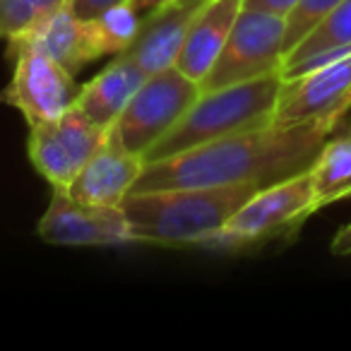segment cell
Returning <instances> with one entry per match:
<instances>
[{
	"mask_svg": "<svg viewBox=\"0 0 351 351\" xmlns=\"http://www.w3.org/2000/svg\"><path fill=\"white\" fill-rule=\"evenodd\" d=\"M335 128V123L322 121L291 125L269 123L255 130L236 132L145 164L132 193L234 183L272 186L306 171Z\"/></svg>",
	"mask_w": 351,
	"mask_h": 351,
	"instance_id": "cell-1",
	"label": "cell"
},
{
	"mask_svg": "<svg viewBox=\"0 0 351 351\" xmlns=\"http://www.w3.org/2000/svg\"><path fill=\"white\" fill-rule=\"evenodd\" d=\"M258 191L253 183L166 188L130 193L121 207L137 243L200 248Z\"/></svg>",
	"mask_w": 351,
	"mask_h": 351,
	"instance_id": "cell-2",
	"label": "cell"
},
{
	"mask_svg": "<svg viewBox=\"0 0 351 351\" xmlns=\"http://www.w3.org/2000/svg\"><path fill=\"white\" fill-rule=\"evenodd\" d=\"M282 84V73H272L250 82L202 92L186 116L147 149L145 164L274 123Z\"/></svg>",
	"mask_w": 351,
	"mask_h": 351,
	"instance_id": "cell-3",
	"label": "cell"
},
{
	"mask_svg": "<svg viewBox=\"0 0 351 351\" xmlns=\"http://www.w3.org/2000/svg\"><path fill=\"white\" fill-rule=\"evenodd\" d=\"M315 212V193L306 169L291 178L260 188L200 248L217 253H248L269 241L293 236Z\"/></svg>",
	"mask_w": 351,
	"mask_h": 351,
	"instance_id": "cell-4",
	"label": "cell"
},
{
	"mask_svg": "<svg viewBox=\"0 0 351 351\" xmlns=\"http://www.w3.org/2000/svg\"><path fill=\"white\" fill-rule=\"evenodd\" d=\"M202 94L200 84L171 68L154 73L140 84L123 113L108 128V137L135 154H147Z\"/></svg>",
	"mask_w": 351,
	"mask_h": 351,
	"instance_id": "cell-5",
	"label": "cell"
},
{
	"mask_svg": "<svg viewBox=\"0 0 351 351\" xmlns=\"http://www.w3.org/2000/svg\"><path fill=\"white\" fill-rule=\"evenodd\" d=\"M287 20L255 10H241L217 63L200 82L202 92L250 82L265 75L282 73Z\"/></svg>",
	"mask_w": 351,
	"mask_h": 351,
	"instance_id": "cell-6",
	"label": "cell"
},
{
	"mask_svg": "<svg viewBox=\"0 0 351 351\" xmlns=\"http://www.w3.org/2000/svg\"><path fill=\"white\" fill-rule=\"evenodd\" d=\"M106 128L89 121L73 104L63 116L29 125L27 154L34 171L51 188H68L106 142Z\"/></svg>",
	"mask_w": 351,
	"mask_h": 351,
	"instance_id": "cell-7",
	"label": "cell"
},
{
	"mask_svg": "<svg viewBox=\"0 0 351 351\" xmlns=\"http://www.w3.org/2000/svg\"><path fill=\"white\" fill-rule=\"evenodd\" d=\"M44 243L70 248H108L137 243L123 207L87 205L70 195L65 188H53L51 202L36 224Z\"/></svg>",
	"mask_w": 351,
	"mask_h": 351,
	"instance_id": "cell-8",
	"label": "cell"
},
{
	"mask_svg": "<svg viewBox=\"0 0 351 351\" xmlns=\"http://www.w3.org/2000/svg\"><path fill=\"white\" fill-rule=\"evenodd\" d=\"M351 111V53L320 63L296 77L284 80L274 123H335Z\"/></svg>",
	"mask_w": 351,
	"mask_h": 351,
	"instance_id": "cell-9",
	"label": "cell"
},
{
	"mask_svg": "<svg viewBox=\"0 0 351 351\" xmlns=\"http://www.w3.org/2000/svg\"><path fill=\"white\" fill-rule=\"evenodd\" d=\"M8 58L12 60V77L0 99L17 108L27 125L53 121L75 104L80 87L75 84V75L63 65L27 49L15 51Z\"/></svg>",
	"mask_w": 351,
	"mask_h": 351,
	"instance_id": "cell-10",
	"label": "cell"
},
{
	"mask_svg": "<svg viewBox=\"0 0 351 351\" xmlns=\"http://www.w3.org/2000/svg\"><path fill=\"white\" fill-rule=\"evenodd\" d=\"M22 49L49 56L51 60L63 65L70 75H77L89 63L106 56L94 20L75 17L68 8L46 17L34 29L25 32L15 39H8V56Z\"/></svg>",
	"mask_w": 351,
	"mask_h": 351,
	"instance_id": "cell-11",
	"label": "cell"
},
{
	"mask_svg": "<svg viewBox=\"0 0 351 351\" xmlns=\"http://www.w3.org/2000/svg\"><path fill=\"white\" fill-rule=\"evenodd\" d=\"M145 169V156L128 152L106 132V142L97 154L82 166L75 181L65 191L87 205L121 207L123 200L132 193V186Z\"/></svg>",
	"mask_w": 351,
	"mask_h": 351,
	"instance_id": "cell-12",
	"label": "cell"
},
{
	"mask_svg": "<svg viewBox=\"0 0 351 351\" xmlns=\"http://www.w3.org/2000/svg\"><path fill=\"white\" fill-rule=\"evenodd\" d=\"M241 10H243L241 0H210V3H205L188 27L176 68L200 84L219 58Z\"/></svg>",
	"mask_w": 351,
	"mask_h": 351,
	"instance_id": "cell-13",
	"label": "cell"
},
{
	"mask_svg": "<svg viewBox=\"0 0 351 351\" xmlns=\"http://www.w3.org/2000/svg\"><path fill=\"white\" fill-rule=\"evenodd\" d=\"M149 75L128 56L118 53L113 63H108L97 77H92L87 84L77 89L75 106L97 125L111 128L116 118L123 113L132 94L140 89V84Z\"/></svg>",
	"mask_w": 351,
	"mask_h": 351,
	"instance_id": "cell-14",
	"label": "cell"
},
{
	"mask_svg": "<svg viewBox=\"0 0 351 351\" xmlns=\"http://www.w3.org/2000/svg\"><path fill=\"white\" fill-rule=\"evenodd\" d=\"M195 12L197 10H186L176 3H169L161 10L147 15L140 34L123 51V56L135 60L147 75L161 73V70L176 65Z\"/></svg>",
	"mask_w": 351,
	"mask_h": 351,
	"instance_id": "cell-15",
	"label": "cell"
},
{
	"mask_svg": "<svg viewBox=\"0 0 351 351\" xmlns=\"http://www.w3.org/2000/svg\"><path fill=\"white\" fill-rule=\"evenodd\" d=\"M344 53H351V0H341L301 44L284 56L282 77H296Z\"/></svg>",
	"mask_w": 351,
	"mask_h": 351,
	"instance_id": "cell-16",
	"label": "cell"
},
{
	"mask_svg": "<svg viewBox=\"0 0 351 351\" xmlns=\"http://www.w3.org/2000/svg\"><path fill=\"white\" fill-rule=\"evenodd\" d=\"M317 212L351 197V123L341 121L327 135L308 166Z\"/></svg>",
	"mask_w": 351,
	"mask_h": 351,
	"instance_id": "cell-17",
	"label": "cell"
},
{
	"mask_svg": "<svg viewBox=\"0 0 351 351\" xmlns=\"http://www.w3.org/2000/svg\"><path fill=\"white\" fill-rule=\"evenodd\" d=\"M94 27L99 32V39L104 44L106 56H118L135 41L140 34L142 25H145V15L132 8V3H123L111 10L101 12V15L92 17Z\"/></svg>",
	"mask_w": 351,
	"mask_h": 351,
	"instance_id": "cell-18",
	"label": "cell"
},
{
	"mask_svg": "<svg viewBox=\"0 0 351 351\" xmlns=\"http://www.w3.org/2000/svg\"><path fill=\"white\" fill-rule=\"evenodd\" d=\"M68 0H0V39H15L63 10Z\"/></svg>",
	"mask_w": 351,
	"mask_h": 351,
	"instance_id": "cell-19",
	"label": "cell"
},
{
	"mask_svg": "<svg viewBox=\"0 0 351 351\" xmlns=\"http://www.w3.org/2000/svg\"><path fill=\"white\" fill-rule=\"evenodd\" d=\"M339 3L341 0H298L296 5H293V10L287 15V34H284L287 53L296 44H301Z\"/></svg>",
	"mask_w": 351,
	"mask_h": 351,
	"instance_id": "cell-20",
	"label": "cell"
},
{
	"mask_svg": "<svg viewBox=\"0 0 351 351\" xmlns=\"http://www.w3.org/2000/svg\"><path fill=\"white\" fill-rule=\"evenodd\" d=\"M123 3H130V0H68L65 8H68L75 17L92 20V17L101 15V12L111 10V8H116V5H123Z\"/></svg>",
	"mask_w": 351,
	"mask_h": 351,
	"instance_id": "cell-21",
	"label": "cell"
},
{
	"mask_svg": "<svg viewBox=\"0 0 351 351\" xmlns=\"http://www.w3.org/2000/svg\"><path fill=\"white\" fill-rule=\"evenodd\" d=\"M243 3V10H255V12H267V15L284 17L293 10L298 0H241Z\"/></svg>",
	"mask_w": 351,
	"mask_h": 351,
	"instance_id": "cell-22",
	"label": "cell"
},
{
	"mask_svg": "<svg viewBox=\"0 0 351 351\" xmlns=\"http://www.w3.org/2000/svg\"><path fill=\"white\" fill-rule=\"evenodd\" d=\"M330 250L335 255H339V258L351 255V221H349V224H344L335 234V239H332V243H330Z\"/></svg>",
	"mask_w": 351,
	"mask_h": 351,
	"instance_id": "cell-23",
	"label": "cell"
},
{
	"mask_svg": "<svg viewBox=\"0 0 351 351\" xmlns=\"http://www.w3.org/2000/svg\"><path fill=\"white\" fill-rule=\"evenodd\" d=\"M132 8H135L137 12H142V15H152V12L161 10V8H166L169 3H173V0H130Z\"/></svg>",
	"mask_w": 351,
	"mask_h": 351,
	"instance_id": "cell-24",
	"label": "cell"
},
{
	"mask_svg": "<svg viewBox=\"0 0 351 351\" xmlns=\"http://www.w3.org/2000/svg\"><path fill=\"white\" fill-rule=\"evenodd\" d=\"M176 5L186 8V10H200L205 3H210V0H173Z\"/></svg>",
	"mask_w": 351,
	"mask_h": 351,
	"instance_id": "cell-25",
	"label": "cell"
},
{
	"mask_svg": "<svg viewBox=\"0 0 351 351\" xmlns=\"http://www.w3.org/2000/svg\"><path fill=\"white\" fill-rule=\"evenodd\" d=\"M344 121H349V123H351V116H349V118H344Z\"/></svg>",
	"mask_w": 351,
	"mask_h": 351,
	"instance_id": "cell-26",
	"label": "cell"
}]
</instances>
